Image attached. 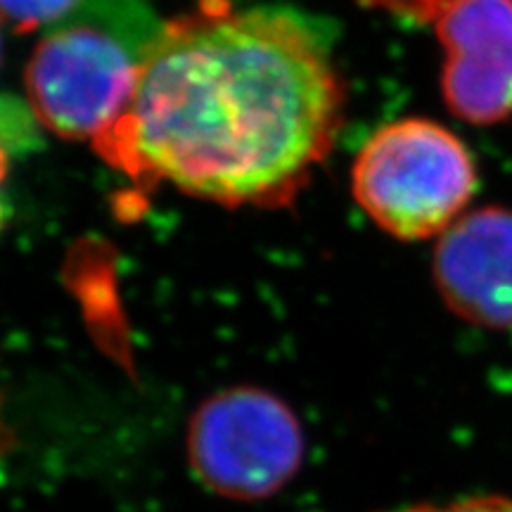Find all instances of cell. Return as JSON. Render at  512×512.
I'll return each instance as SVG.
<instances>
[{"label":"cell","mask_w":512,"mask_h":512,"mask_svg":"<svg viewBox=\"0 0 512 512\" xmlns=\"http://www.w3.org/2000/svg\"><path fill=\"white\" fill-rule=\"evenodd\" d=\"M188 456L207 489L259 501L292 482L304 460V432L285 401L264 389L233 387L192 413Z\"/></svg>","instance_id":"3"},{"label":"cell","mask_w":512,"mask_h":512,"mask_svg":"<svg viewBox=\"0 0 512 512\" xmlns=\"http://www.w3.org/2000/svg\"><path fill=\"white\" fill-rule=\"evenodd\" d=\"M354 195L394 238L444 235L477 190V166L456 133L430 119L382 126L358 152Z\"/></svg>","instance_id":"2"},{"label":"cell","mask_w":512,"mask_h":512,"mask_svg":"<svg viewBox=\"0 0 512 512\" xmlns=\"http://www.w3.org/2000/svg\"><path fill=\"white\" fill-rule=\"evenodd\" d=\"M434 278L444 302L484 328L512 325V211L484 207L439 235Z\"/></svg>","instance_id":"6"},{"label":"cell","mask_w":512,"mask_h":512,"mask_svg":"<svg viewBox=\"0 0 512 512\" xmlns=\"http://www.w3.org/2000/svg\"><path fill=\"white\" fill-rule=\"evenodd\" d=\"M399 512H512V498L503 496H482L465 498V501L446 503V505H415Z\"/></svg>","instance_id":"8"},{"label":"cell","mask_w":512,"mask_h":512,"mask_svg":"<svg viewBox=\"0 0 512 512\" xmlns=\"http://www.w3.org/2000/svg\"><path fill=\"white\" fill-rule=\"evenodd\" d=\"M138 60L117 38L67 27L38 43L27 67V95L48 131L100 145L131 105Z\"/></svg>","instance_id":"4"},{"label":"cell","mask_w":512,"mask_h":512,"mask_svg":"<svg viewBox=\"0 0 512 512\" xmlns=\"http://www.w3.org/2000/svg\"><path fill=\"white\" fill-rule=\"evenodd\" d=\"M79 0H0V22L17 31H34L67 17Z\"/></svg>","instance_id":"7"},{"label":"cell","mask_w":512,"mask_h":512,"mask_svg":"<svg viewBox=\"0 0 512 512\" xmlns=\"http://www.w3.org/2000/svg\"><path fill=\"white\" fill-rule=\"evenodd\" d=\"M444 48L441 91L456 117L498 124L512 114V0H446L434 17Z\"/></svg>","instance_id":"5"},{"label":"cell","mask_w":512,"mask_h":512,"mask_svg":"<svg viewBox=\"0 0 512 512\" xmlns=\"http://www.w3.org/2000/svg\"><path fill=\"white\" fill-rule=\"evenodd\" d=\"M0 60H3V38H0Z\"/></svg>","instance_id":"10"},{"label":"cell","mask_w":512,"mask_h":512,"mask_svg":"<svg viewBox=\"0 0 512 512\" xmlns=\"http://www.w3.org/2000/svg\"><path fill=\"white\" fill-rule=\"evenodd\" d=\"M342 86L328 46L273 8L178 19L138 60L110 164L221 204L285 202L328 155Z\"/></svg>","instance_id":"1"},{"label":"cell","mask_w":512,"mask_h":512,"mask_svg":"<svg viewBox=\"0 0 512 512\" xmlns=\"http://www.w3.org/2000/svg\"><path fill=\"white\" fill-rule=\"evenodd\" d=\"M361 3L394 12V15H401V17L434 22V17H437V12L444 8L446 0H361Z\"/></svg>","instance_id":"9"}]
</instances>
